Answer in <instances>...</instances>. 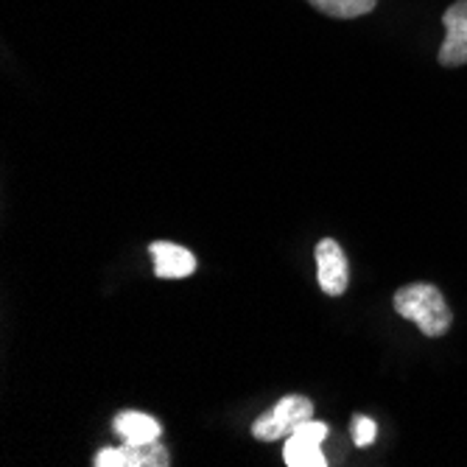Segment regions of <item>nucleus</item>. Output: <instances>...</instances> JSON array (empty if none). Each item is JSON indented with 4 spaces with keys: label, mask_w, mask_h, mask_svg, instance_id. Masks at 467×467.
<instances>
[{
    "label": "nucleus",
    "mask_w": 467,
    "mask_h": 467,
    "mask_svg": "<svg viewBox=\"0 0 467 467\" xmlns=\"http://www.w3.org/2000/svg\"><path fill=\"white\" fill-rule=\"evenodd\" d=\"M395 314L414 322L422 336L440 338L451 330L453 314L445 303V296L431 283H409L395 294Z\"/></svg>",
    "instance_id": "obj_1"
},
{
    "label": "nucleus",
    "mask_w": 467,
    "mask_h": 467,
    "mask_svg": "<svg viewBox=\"0 0 467 467\" xmlns=\"http://www.w3.org/2000/svg\"><path fill=\"white\" fill-rule=\"evenodd\" d=\"M311 417H314V403L306 395H285L252 422V437L261 442L285 440L296 426H303Z\"/></svg>",
    "instance_id": "obj_2"
},
{
    "label": "nucleus",
    "mask_w": 467,
    "mask_h": 467,
    "mask_svg": "<svg viewBox=\"0 0 467 467\" xmlns=\"http://www.w3.org/2000/svg\"><path fill=\"white\" fill-rule=\"evenodd\" d=\"M330 437V426L319 420H306L296 426L283 445V462L288 467H327V459L322 453V442Z\"/></svg>",
    "instance_id": "obj_3"
},
{
    "label": "nucleus",
    "mask_w": 467,
    "mask_h": 467,
    "mask_svg": "<svg viewBox=\"0 0 467 467\" xmlns=\"http://www.w3.org/2000/svg\"><path fill=\"white\" fill-rule=\"evenodd\" d=\"M314 258H317L319 288L327 296H342L350 285V264H348L345 249L338 246L336 238H322L314 249Z\"/></svg>",
    "instance_id": "obj_4"
},
{
    "label": "nucleus",
    "mask_w": 467,
    "mask_h": 467,
    "mask_svg": "<svg viewBox=\"0 0 467 467\" xmlns=\"http://www.w3.org/2000/svg\"><path fill=\"white\" fill-rule=\"evenodd\" d=\"M93 464L96 467H165V464H171V453H168V448L160 440L143 442V445L123 442L118 448L99 451Z\"/></svg>",
    "instance_id": "obj_5"
},
{
    "label": "nucleus",
    "mask_w": 467,
    "mask_h": 467,
    "mask_svg": "<svg viewBox=\"0 0 467 467\" xmlns=\"http://www.w3.org/2000/svg\"><path fill=\"white\" fill-rule=\"evenodd\" d=\"M445 42L440 48L442 67H462L467 65V0H456L442 15Z\"/></svg>",
    "instance_id": "obj_6"
},
{
    "label": "nucleus",
    "mask_w": 467,
    "mask_h": 467,
    "mask_svg": "<svg viewBox=\"0 0 467 467\" xmlns=\"http://www.w3.org/2000/svg\"><path fill=\"white\" fill-rule=\"evenodd\" d=\"M149 252L154 261V275L160 280H182L196 272V254L174 241H154Z\"/></svg>",
    "instance_id": "obj_7"
},
{
    "label": "nucleus",
    "mask_w": 467,
    "mask_h": 467,
    "mask_svg": "<svg viewBox=\"0 0 467 467\" xmlns=\"http://www.w3.org/2000/svg\"><path fill=\"white\" fill-rule=\"evenodd\" d=\"M112 431L130 445H143V442H154L162 434V426L146 411H120L112 420Z\"/></svg>",
    "instance_id": "obj_8"
},
{
    "label": "nucleus",
    "mask_w": 467,
    "mask_h": 467,
    "mask_svg": "<svg viewBox=\"0 0 467 467\" xmlns=\"http://www.w3.org/2000/svg\"><path fill=\"white\" fill-rule=\"evenodd\" d=\"M314 9H319L327 17H338V20H353V17H364L369 15L378 0H308Z\"/></svg>",
    "instance_id": "obj_9"
},
{
    "label": "nucleus",
    "mask_w": 467,
    "mask_h": 467,
    "mask_svg": "<svg viewBox=\"0 0 467 467\" xmlns=\"http://www.w3.org/2000/svg\"><path fill=\"white\" fill-rule=\"evenodd\" d=\"M350 431H353V442L356 448H369L378 437V422L372 417H364V414H353L350 420Z\"/></svg>",
    "instance_id": "obj_10"
}]
</instances>
